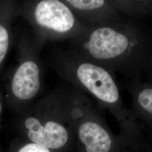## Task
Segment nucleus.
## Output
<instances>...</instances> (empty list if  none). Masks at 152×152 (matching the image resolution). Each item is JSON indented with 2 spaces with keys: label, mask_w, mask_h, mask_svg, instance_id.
Listing matches in <instances>:
<instances>
[{
  "label": "nucleus",
  "mask_w": 152,
  "mask_h": 152,
  "mask_svg": "<svg viewBox=\"0 0 152 152\" xmlns=\"http://www.w3.org/2000/svg\"><path fill=\"white\" fill-rule=\"evenodd\" d=\"M18 114L20 138L55 152H73L75 136L59 87L39 98Z\"/></svg>",
  "instance_id": "1"
},
{
  "label": "nucleus",
  "mask_w": 152,
  "mask_h": 152,
  "mask_svg": "<svg viewBox=\"0 0 152 152\" xmlns=\"http://www.w3.org/2000/svg\"><path fill=\"white\" fill-rule=\"evenodd\" d=\"M19 17L27 22L41 51L48 41L79 37L87 29L63 0H24L18 2Z\"/></svg>",
  "instance_id": "2"
},
{
  "label": "nucleus",
  "mask_w": 152,
  "mask_h": 152,
  "mask_svg": "<svg viewBox=\"0 0 152 152\" xmlns=\"http://www.w3.org/2000/svg\"><path fill=\"white\" fill-rule=\"evenodd\" d=\"M17 63L6 83L9 103L18 114L27 110L42 94L44 68L41 50L31 30L23 29L17 42Z\"/></svg>",
  "instance_id": "3"
},
{
  "label": "nucleus",
  "mask_w": 152,
  "mask_h": 152,
  "mask_svg": "<svg viewBox=\"0 0 152 152\" xmlns=\"http://www.w3.org/2000/svg\"><path fill=\"white\" fill-rule=\"evenodd\" d=\"M49 65L68 83L87 90L100 102L113 104L118 100V88L103 66L77 57L66 49H60L53 51Z\"/></svg>",
  "instance_id": "4"
},
{
  "label": "nucleus",
  "mask_w": 152,
  "mask_h": 152,
  "mask_svg": "<svg viewBox=\"0 0 152 152\" xmlns=\"http://www.w3.org/2000/svg\"><path fill=\"white\" fill-rule=\"evenodd\" d=\"M18 1H0V70L15 39Z\"/></svg>",
  "instance_id": "5"
},
{
  "label": "nucleus",
  "mask_w": 152,
  "mask_h": 152,
  "mask_svg": "<svg viewBox=\"0 0 152 152\" xmlns=\"http://www.w3.org/2000/svg\"><path fill=\"white\" fill-rule=\"evenodd\" d=\"M14 152H56L20 137L16 142Z\"/></svg>",
  "instance_id": "6"
},
{
  "label": "nucleus",
  "mask_w": 152,
  "mask_h": 152,
  "mask_svg": "<svg viewBox=\"0 0 152 152\" xmlns=\"http://www.w3.org/2000/svg\"><path fill=\"white\" fill-rule=\"evenodd\" d=\"M138 100L142 108L152 114V89L142 90L139 95Z\"/></svg>",
  "instance_id": "7"
},
{
  "label": "nucleus",
  "mask_w": 152,
  "mask_h": 152,
  "mask_svg": "<svg viewBox=\"0 0 152 152\" xmlns=\"http://www.w3.org/2000/svg\"><path fill=\"white\" fill-rule=\"evenodd\" d=\"M2 93L0 91V115L2 113Z\"/></svg>",
  "instance_id": "8"
}]
</instances>
